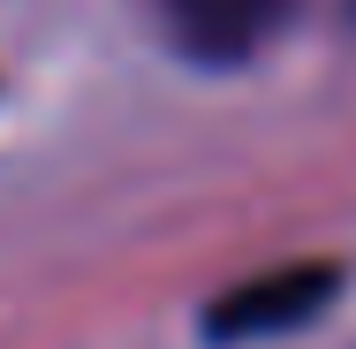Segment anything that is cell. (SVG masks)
Instances as JSON below:
<instances>
[{
  "instance_id": "2",
  "label": "cell",
  "mask_w": 356,
  "mask_h": 349,
  "mask_svg": "<svg viewBox=\"0 0 356 349\" xmlns=\"http://www.w3.org/2000/svg\"><path fill=\"white\" fill-rule=\"evenodd\" d=\"M281 8L288 0H167V23L197 61H243L281 23Z\"/></svg>"
},
{
  "instance_id": "1",
  "label": "cell",
  "mask_w": 356,
  "mask_h": 349,
  "mask_svg": "<svg viewBox=\"0 0 356 349\" xmlns=\"http://www.w3.org/2000/svg\"><path fill=\"white\" fill-rule=\"evenodd\" d=\"M334 288H341L334 266H281V274L243 281L235 296H220V304H213V334H220V342H227V334L243 342V334H281V327H303Z\"/></svg>"
}]
</instances>
